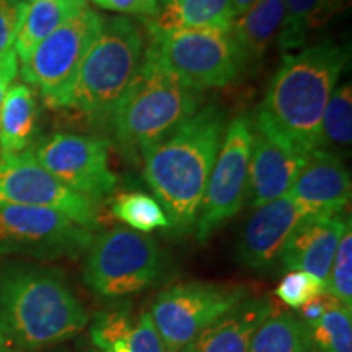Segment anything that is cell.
Instances as JSON below:
<instances>
[{
	"instance_id": "8fae6325",
	"label": "cell",
	"mask_w": 352,
	"mask_h": 352,
	"mask_svg": "<svg viewBox=\"0 0 352 352\" xmlns=\"http://www.w3.org/2000/svg\"><path fill=\"white\" fill-rule=\"evenodd\" d=\"M252 144V120L245 114L233 118L223 131L222 144L197 212L195 228L199 243L208 241L243 206Z\"/></svg>"
},
{
	"instance_id": "ba28073f",
	"label": "cell",
	"mask_w": 352,
	"mask_h": 352,
	"mask_svg": "<svg viewBox=\"0 0 352 352\" xmlns=\"http://www.w3.org/2000/svg\"><path fill=\"white\" fill-rule=\"evenodd\" d=\"M101 26L103 16L91 8H83L43 39L21 63V78L41 95L47 108L54 107L72 85Z\"/></svg>"
},
{
	"instance_id": "d4e9b609",
	"label": "cell",
	"mask_w": 352,
	"mask_h": 352,
	"mask_svg": "<svg viewBox=\"0 0 352 352\" xmlns=\"http://www.w3.org/2000/svg\"><path fill=\"white\" fill-rule=\"evenodd\" d=\"M352 142V88L351 83L334 88L320 124L316 148L336 155ZM315 148V151H316Z\"/></svg>"
},
{
	"instance_id": "836d02e7",
	"label": "cell",
	"mask_w": 352,
	"mask_h": 352,
	"mask_svg": "<svg viewBox=\"0 0 352 352\" xmlns=\"http://www.w3.org/2000/svg\"><path fill=\"white\" fill-rule=\"evenodd\" d=\"M341 303L338 298H334L329 292H323L321 296L311 298L302 308H298V318H300L308 329L315 328L318 321L323 318V315L328 310H331L334 305Z\"/></svg>"
},
{
	"instance_id": "9a60e30c",
	"label": "cell",
	"mask_w": 352,
	"mask_h": 352,
	"mask_svg": "<svg viewBox=\"0 0 352 352\" xmlns=\"http://www.w3.org/2000/svg\"><path fill=\"white\" fill-rule=\"evenodd\" d=\"M302 215H342L351 202V175L338 155L311 151L290 188Z\"/></svg>"
},
{
	"instance_id": "83f0119b",
	"label": "cell",
	"mask_w": 352,
	"mask_h": 352,
	"mask_svg": "<svg viewBox=\"0 0 352 352\" xmlns=\"http://www.w3.org/2000/svg\"><path fill=\"white\" fill-rule=\"evenodd\" d=\"M135 323L131 314V303H120L95 315L90 324V340L96 351L103 352L118 341L124 340L134 329Z\"/></svg>"
},
{
	"instance_id": "4fadbf2b",
	"label": "cell",
	"mask_w": 352,
	"mask_h": 352,
	"mask_svg": "<svg viewBox=\"0 0 352 352\" xmlns=\"http://www.w3.org/2000/svg\"><path fill=\"white\" fill-rule=\"evenodd\" d=\"M0 206L54 209L91 232L98 227L100 220L96 202L57 182L30 151L0 157Z\"/></svg>"
},
{
	"instance_id": "9c48e42d",
	"label": "cell",
	"mask_w": 352,
	"mask_h": 352,
	"mask_svg": "<svg viewBox=\"0 0 352 352\" xmlns=\"http://www.w3.org/2000/svg\"><path fill=\"white\" fill-rule=\"evenodd\" d=\"M94 232L54 209L0 206V254H20L43 261L87 253Z\"/></svg>"
},
{
	"instance_id": "44dd1931",
	"label": "cell",
	"mask_w": 352,
	"mask_h": 352,
	"mask_svg": "<svg viewBox=\"0 0 352 352\" xmlns=\"http://www.w3.org/2000/svg\"><path fill=\"white\" fill-rule=\"evenodd\" d=\"M83 8H87V0H25L20 28L13 44L20 63H25L43 39Z\"/></svg>"
},
{
	"instance_id": "d6986e66",
	"label": "cell",
	"mask_w": 352,
	"mask_h": 352,
	"mask_svg": "<svg viewBox=\"0 0 352 352\" xmlns=\"http://www.w3.org/2000/svg\"><path fill=\"white\" fill-rule=\"evenodd\" d=\"M38 91L25 82H13L0 108V157L23 153L36 142Z\"/></svg>"
},
{
	"instance_id": "8d00e7d4",
	"label": "cell",
	"mask_w": 352,
	"mask_h": 352,
	"mask_svg": "<svg viewBox=\"0 0 352 352\" xmlns=\"http://www.w3.org/2000/svg\"><path fill=\"white\" fill-rule=\"evenodd\" d=\"M0 352H13V349L8 346V342L3 340V336L0 334Z\"/></svg>"
},
{
	"instance_id": "d590c367",
	"label": "cell",
	"mask_w": 352,
	"mask_h": 352,
	"mask_svg": "<svg viewBox=\"0 0 352 352\" xmlns=\"http://www.w3.org/2000/svg\"><path fill=\"white\" fill-rule=\"evenodd\" d=\"M253 2H254V0H232V6H233V12H235V16L243 15V13L253 6Z\"/></svg>"
},
{
	"instance_id": "74e56055",
	"label": "cell",
	"mask_w": 352,
	"mask_h": 352,
	"mask_svg": "<svg viewBox=\"0 0 352 352\" xmlns=\"http://www.w3.org/2000/svg\"><path fill=\"white\" fill-rule=\"evenodd\" d=\"M80 352H100V351H96L95 347H85V349H82Z\"/></svg>"
},
{
	"instance_id": "4dcf8cb0",
	"label": "cell",
	"mask_w": 352,
	"mask_h": 352,
	"mask_svg": "<svg viewBox=\"0 0 352 352\" xmlns=\"http://www.w3.org/2000/svg\"><path fill=\"white\" fill-rule=\"evenodd\" d=\"M103 352H166V349L151 318V314L144 311L129 336L109 346Z\"/></svg>"
},
{
	"instance_id": "ffe728a7",
	"label": "cell",
	"mask_w": 352,
	"mask_h": 352,
	"mask_svg": "<svg viewBox=\"0 0 352 352\" xmlns=\"http://www.w3.org/2000/svg\"><path fill=\"white\" fill-rule=\"evenodd\" d=\"M232 0H173L157 16L144 19L151 38L183 28H212L230 32L235 21Z\"/></svg>"
},
{
	"instance_id": "f35d334b",
	"label": "cell",
	"mask_w": 352,
	"mask_h": 352,
	"mask_svg": "<svg viewBox=\"0 0 352 352\" xmlns=\"http://www.w3.org/2000/svg\"><path fill=\"white\" fill-rule=\"evenodd\" d=\"M162 2H164V3H165V6H166V3H170V2H173V0H162Z\"/></svg>"
},
{
	"instance_id": "7a4b0ae2",
	"label": "cell",
	"mask_w": 352,
	"mask_h": 352,
	"mask_svg": "<svg viewBox=\"0 0 352 352\" xmlns=\"http://www.w3.org/2000/svg\"><path fill=\"white\" fill-rule=\"evenodd\" d=\"M223 131L226 114L209 104L140 152L145 182L166 212L170 228L178 235H186L196 227Z\"/></svg>"
},
{
	"instance_id": "5b68a950",
	"label": "cell",
	"mask_w": 352,
	"mask_h": 352,
	"mask_svg": "<svg viewBox=\"0 0 352 352\" xmlns=\"http://www.w3.org/2000/svg\"><path fill=\"white\" fill-rule=\"evenodd\" d=\"M144 34L127 16L103 19L72 85L51 109H72L95 121H109L142 60Z\"/></svg>"
},
{
	"instance_id": "f1b7e54d",
	"label": "cell",
	"mask_w": 352,
	"mask_h": 352,
	"mask_svg": "<svg viewBox=\"0 0 352 352\" xmlns=\"http://www.w3.org/2000/svg\"><path fill=\"white\" fill-rule=\"evenodd\" d=\"M327 292L338 298L342 305L352 308V226L347 220L336 253L329 270Z\"/></svg>"
},
{
	"instance_id": "1f68e13d",
	"label": "cell",
	"mask_w": 352,
	"mask_h": 352,
	"mask_svg": "<svg viewBox=\"0 0 352 352\" xmlns=\"http://www.w3.org/2000/svg\"><path fill=\"white\" fill-rule=\"evenodd\" d=\"M25 0H0V56L13 51Z\"/></svg>"
},
{
	"instance_id": "5bb4252c",
	"label": "cell",
	"mask_w": 352,
	"mask_h": 352,
	"mask_svg": "<svg viewBox=\"0 0 352 352\" xmlns=\"http://www.w3.org/2000/svg\"><path fill=\"white\" fill-rule=\"evenodd\" d=\"M303 217L289 195L259 206L236 241V259L253 271L270 270L280 258L290 232Z\"/></svg>"
},
{
	"instance_id": "6da1fadb",
	"label": "cell",
	"mask_w": 352,
	"mask_h": 352,
	"mask_svg": "<svg viewBox=\"0 0 352 352\" xmlns=\"http://www.w3.org/2000/svg\"><path fill=\"white\" fill-rule=\"evenodd\" d=\"M347 59L349 51L333 41L285 52L254 114V129L303 155L315 151L321 118Z\"/></svg>"
},
{
	"instance_id": "30bf717a",
	"label": "cell",
	"mask_w": 352,
	"mask_h": 352,
	"mask_svg": "<svg viewBox=\"0 0 352 352\" xmlns=\"http://www.w3.org/2000/svg\"><path fill=\"white\" fill-rule=\"evenodd\" d=\"M245 297L243 287L182 283L158 294L148 314L166 352H179Z\"/></svg>"
},
{
	"instance_id": "7c38bea8",
	"label": "cell",
	"mask_w": 352,
	"mask_h": 352,
	"mask_svg": "<svg viewBox=\"0 0 352 352\" xmlns=\"http://www.w3.org/2000/svg\"><path fill=\"white\" fill-rule=\"evenodd\" d=\"M34 160L57 182L98 204L118 184L109 165V142L94 135L54 132L30 148Z\"/></svg>"
},
{
	"instance_id": "d6a6232c",
	"label": "cell",
	"mask_w": 352,
	"mask_h": 352,
	"mask_svg": "<svg viewBox=\"0 0 352 352\" xmlns=\"http://www.w3.org/2000/svg\"><path fill=\"white\" fill-rule=\"evenodd\" d=\"M94 3L103 10L142 16V19L157 16L162 8L158 0H94Z\"/></svg>"
},
{
	"instance_id": "603a6c76",
	"label": "cell",
	"mask_w": 352,
	"mask_h": 352,
	"mask_svg": "<svg viewBox=\"0 0 352 352\" xmlns=\"http://www.w3.org/2000/svg\"><path fill=\"white\" fill-rule=\"evenodd\" d=\"M248 352H316L310 329L297 315L274 305L254 333Z\"/></svg>"
},
{
	"instance_id": "f546056e",
	"label": "cell",
	"mask_w": 352,
	"mask_h": 352,
	"mask_svg": "<svg viewBox=\"0 0 352 352\" xmlns=\"http://www.w3.org/2000/svg\"><path fill=\"white\" fill-rule=\"evenodd\" d=\"M327 292V285L303 271H289L276 287V297L290 308H302L311 298Z\"/></svg>"
},
{
	"instance_id": "4316f807",
	"label": "cell",
	"mask_w": 352,
	"mask_h": 352,
	"mask_svg": "<svg viewBox=\"0 0 352 352\" xmlns=\"http://www.w3.org/2000/svg\"><path fill=\"white\" fill-rule=\"evenodd\" d=\"M316 352H352V311L342 303L334 305L310 329Z\"/></svg>"
},
{
	"instance_id": "3957f363",
	"label": "cell",
	"mask_w": 352,
	"mask_h": 352,
	"mask_svg": "<svg viewBox=\"0 0 352 352\" xmlns=\"http://www.w3.org/2000/svg\"><path fill=\"white\" fill-rule=\"evenodd\" d=\"M88 315L60 271L38 264L0 266V334L13 351H38L70 341Z\"/></svg>"
},
{
	"instance_id": "2e32d148",
	"label": "cell",
	"mask_w": 352,
	"mask_h": 352,
	"mask_svg": "<svg viewBox=\"0 0 352 352\" xmlns=\"http://www.w3.org/2000/svg\"><path fill=\"white\" fill-rule=\"evenodd\" d=\"M307 155L267 138L253 127L246 199L252 208L287 196L305 165Z\"/></svg>"
},
{
	"instance_id": "52a82bcc",
	"label": "cell",
	"mask_w": 352,
	"mask_h": 352,
	"mask_svg": "<svg viewBox=\"0 0 352 352\" xmlns=\"http://www.w3.org/2000/svg\"><path fill=\"white\" fill-rule=\"evenodd\" d=\"M147 51L196 91L230 85L246 64L232 33L212 28H183L155 36Z\"/></svg>"
},
{
	"instance_id": "ac0fdd59",
	"label": "cell",
	"mask_w": 352,
	"mask_h": 352,
	"mask_svg": "<svg viewBox=\"0 0 352 352\" xmlns=\"http://www.w3.org/2000/svg\"><path fill=\"white\" fill-rule=\"evenodd\" d=\"M272 308L270 298L245 297L179 352H248L254 333Z\"/></svg>"
},
{
	"instance_id": "484cf974",
	"label": "cell",
	"mask_w": 352,
	"mask_h": 352,
	"mask_svg": "<svg viewBox=\"0 0 352 352\" xmlns=\"http://www.w3.org/2000/svg\"><path fill=\"white\" fill-rule=\"evenodd\" d=\"M111 210L114 217L135 232L151 233L160 228H170V220L160 202L142 191H127L118 195L113 199Z\"/></svg>"
},
{
	"instance_id": "8992f818",
	"label": "cell",
	"mask_w": 352,
	"mask_h": 352,
	"mask_svg": "<svg viewBox=\"0 0 352 352\" xmlns=\"http://www.w3.org/2000/svg\"><path fill=\"white\" fill-rule=\"evenodd\" d=\"M165 274V256L145 233L116 227L88 246L83 283L95 296L122 298L151 289Z\"/></svg>"
},
{
	"instance_id": "277c9868",
	"label": "cell",
	"mask_w": 352,
	"mask_h": 352,
	"mask_svg": "<svg viewBox=\"0 0 352 352\" xmlns=\"http://www.w3.org/2000/svg\"><path fill=\"white\" fill-rule=\"evenodd\" d=\"M199 104V91L188 87L145 50L138 74L108 122L122 147L142 152L191 118Z\"/></svg>"
},
{
	"instance_id": "e575fe53",
	"label": "cell",
	"mask_w": 352,
	"mask_h": 352,
	"mask_svg": "<svg viewBox=\"0 0 352 352\" xmlns=\"http://www.w3.org/2000/svg\"><path fill=\"white\" fill-rule=\"evenodd\" d=\"M20 72V60L15 51L0 56V108H2L3 98H6L8 88L15 82Z\"/></svg>"
},
{
	"instance_id": "7402d4cb",
	"label": "cell",
	"mask_w": 352,
	"mask_h": 352,
	"mask_svg": "<svg viewBox=\"0 0 352 352\" xmlns=\"http://www.w3.org/2000/svg\"><path fill=\"white\" fill-rule=\"evenodd\" d=\"M283 20L284 0H254L243 15L236 16L230 33L246 64L263 57L283 28Z\"/></svg>"
},
{
	"instance_id": "cb8c5ba5",
	"label": "cell",
	"mask_w": 352,
	"mask_h": 352,
	"mask_svg": "<svg viewBox=\"0 0 352 352\" xmlns=\"http://www.w3.org/2000/svg\"><path fill=\"white\" fill-rule=\"evenodd\" d=\"M340 0H284L283 28L277 36L280 50L292 52L303 47L307 34L340 8Z\"/></svg>"
},
{
	"instance_id": "e0dca14e",
	"label": "cell",
	"mask_w": 352,
	"mask_h": 352,
	"mask_svg": "<svg viewBox=\"0 0 352 352\" xmlns=\"http://www.w3.org/2000/svg\"><path fill=\"white\" fill-rule=\"evenodd\" d=\"M349 217L305 215L290 232L280 261L289 271H303L327 285L329 270Z\"/></svg>"
}]
</instances>
